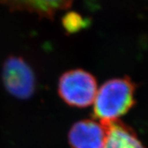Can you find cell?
I'll use <instances>...</instances> for the list:
<instances>
[{
	"label": "cell",
	"instance_id": "obj_5",
	"mask_svg": "<svg viewBox=\"0 0 148 148\" xmlns=\"http://www.w3.org/2000/svg\"><path fill=\"white\" fill-rule=\"evenodd\" d=\"M74 0H0L11 11L28 12L41 18L53 19L58 11L69 8Z\"/></svg>",
	"mask_w": 148,
	"mask_h": 148
},
{
	"label": "cell",
	"instance_id": "obj_4",
	"mask_svg": "<svg viewBox=\"0 0 148 148\" xmlns=\"http://www.w3.org/2000/svg\"><path fill=\"white\" fill-rule=\"evenodd\" d=\"M107 127L102 122L83 119L75 123L69 132L70 148H103Z\"/></svg>",
	"mask_w": 148,
	"mask_h": 148
},
{
	"label": "cell",
	"instance_id": "obj_1",
	"mask_svg": "<svg viewBox=\"0 0 148 148\" xmlns=\"http://www.w3.org/2000/svg\"><path fill=\"white\" fill-rule=\"evenodd\" d=\"M136 88V84L128 77L106 82L96 92L93 118L101 122L119 120L135 105Z\"/></svg>",
	"mask_w": 148,
	"mask_h": 148
},
{
	"label": "cell",
	"instance_id": "obj_6",
	"mask_svg": "<svg viewBox=\"0 0 148 148\" xmlns=\"http://www.w3.org/2000/svg\"><path fill=\"white\" fill-rule=\"evenodd\" d=\"M102 123L107 127V137L103 148H147L132 127L120 120Z\"/></svg>",
	"mask_w": 148,
	"mask_h": 148
},
{
	"label": "cell",
	"instance_id": "obj_3",
	"mask_svg": "<svg viewBox=\"0 0 148 148\" xmlns=\"http://www.w3.org/2000/svg\"><path fill=\"white\" fill-rule=\"evenodd\" d=\"M2 80L7 91L18 99H28L36 87L35 73L21 57L10 56L3 65Z\"/></svg>",
	"mask_w": 148,
	"mask_h": 148
},
{
	"label": "cell",
	"instance_id": "obj_2",
	"mask_svg": "<svg viewBox=\"0 0 148 148\" xmlns=\"http://www.w3.org/2000/svg\"><path fill=\"white\" fill-rule=\"evenodd\" d=\"M58 92L60 98L69 106L86 108L95 101L97 82L92 74L85 70H70L60 77Z\"/></svg>",
	"mask_w": 148,
	"mask_h": 148
},
{
	"label": "cell",
	"instance_id": "obj_7",
	"mask_svg": "<svg viewBox=\"0 0 148 148\" xmlns=\"http://www.w3.org/2000/svg\"><path fill=\"white\" fill-rule=\"evenodd\" d=\"M64 30L69 34L77 33L86 27V20L76 12H69L62 18Z\"/></svg>",
	"mask_w": 148,
	"mask_h": 148
}]
</instances>
